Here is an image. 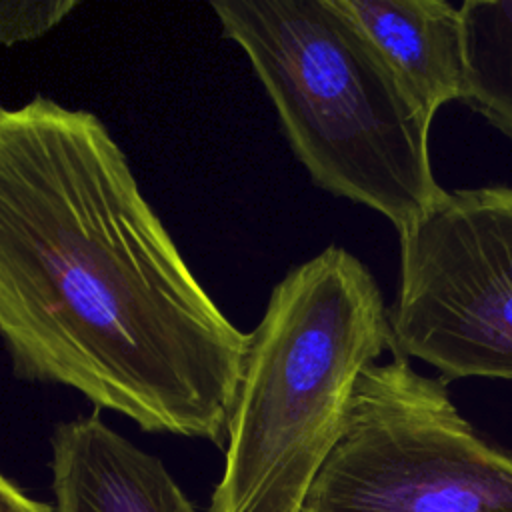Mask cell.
<instances>
[{
  "instance_id": "5b68a950",
  "label": "cell",
  "mask_w": 512,
  "mask_h": 512,
  "mask_svg": "<svg viewBox=\"0 0 512 512\" xmlns=\"http://www.w3.org/2000/svg\"><path fill=\"white\" fill-rule=\"evenodd\" d=\"M398 236L392 354L444 382L512 380V186L446 190Z\"/></svg>"
},
{
  "instance_id": "277c9868",
  "label": "cell",
  "mask_w": 512,
  "mask_h": 512,
  "mask_svg": "<svg viewBox=\"0 0 512 512\" xmlns=\"http://www.w3.org/2000/svg\"><path fill=\"white\" fill-rule=\"evenodd\" d=\"M446 384L398 354L372 364L304 512H512V454L460 414Z\"/></svg>"
},
{
  "instance_id": "30bf717a",
  "label": "cell",
  "mask_w": 512,
  "mask_h": 512,
  "mask_svg": "<svg viewBox=\"0 0 512 512\" xmlns=\"http://www.w3.org/2000/svg\"><path fill=\"white\" fill-rule=\"evenodd\" d=\"M0 512H54L52 504L28 496L20 484L2 476L0 480Z\"/></svg>"
},
{
  "instance_id": "7a4b0ae2",
  "label": "cell",
  "mask_w": 512,
  "mask_h": 512,
  "mask_svg": "<svg viewBox=\"0 0 512 512\" xmlns=\"http://www.w3.org/2000/svg\"><path fill=\"white\" fill-rule=\"evenodd\" d=\"M386 350L390 308L358 256L330 244L290 268L250 332L208 512H304L360 378Z\"/></svg>"
},
{
  "instance_id": "ba28073f",
  "label": "cell",
  "mask_w": 512,
  "mask_h": 512,
  "mask_svg": "<svg viewBox=\"0 0 512 512\" xmlns=\"http://www.w3.org/2000/svg\"><path fill=\"white\" fill-rule=\"evenodd\" d=\"M462 102L512 140V0H466Z\"/></svg>"
},
{
  "instance_id": "6da1fadb",
  "label": "cell",
  "mask_w": 512,
  "mask_h": 512,
  "mask_svg": "<svg viewBox=\"0 0 512 512\" xmlns=\"http://www.w3.org/2000/svg\"><path fill=\"white\" fill-rule=\"evenodd\" d=\"M0 332L18 380L226 448L250 332L198 282L104 122L46 96L0 112Z\"/></svg>"
},
{
  "instance_id": "52a82bcc",
  "label": "cell",
  "mask_w": 512,
  "mask_h": 512,
  "mask_svg": "<svg viewBox=\"0 0 512 512\" xmlns=\"http://www.w3.org/2000/svg\"><path fill=\"white\" fill-rule=\"evenodd\" d=\"M340 2L430 120L444 104L462 98V18L456 6L444 0Z\"/></svg>"
},
{
  "instance_id": "8992f818",
  "label": "cell",
  "mask_w": 512,
  "mask_h": 512,
  "mask_svg": "<svg viewBox=\"0 0 512 512\" xmlns=\"http://www.w3.org/2000/svg\"><path fill=\"white\" fill-rule=\"evenodd\" d=\"M54 512H200L164 462L94 410L50 436Z\"/></svg>"
},
{
  "instance_id": "9c48e42d",
  "label": "cell",
  "mask_w": 512,
  "mask_h": 512,
  "mask_svg": "<svg viewBox=\"0 0 512 512\" xmlns=\"http://www.w3.org/2000/svg\"><path fill=\"white\" fill-rule=\"evenodd\" d=\"M78 6L76 0H4L0 4V40L4 46L34 40Z\"/></svg>"
},
{
  "instance_id": "3957f363",
  "label": "cell",
  "mask_w": 512,
  "mask_h": 512,
  "mask_svg": "<svg viewBox=\"0 0 512 512\" xmlns=\"http://www.w3.org/2000/svg\"><path fill=\"white\" fill-rule=\"evenodd\" d=\"M248 56L312 182L382 214L398 234L446 190L432 120L340 0L210 2Z\"/></svg>"
}]
</instances>
